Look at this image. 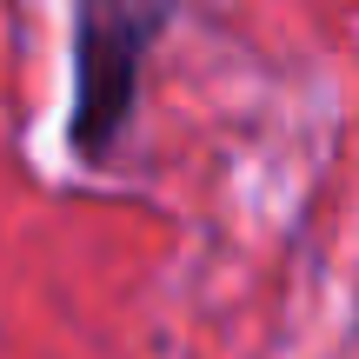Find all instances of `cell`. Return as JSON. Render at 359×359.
Listing matches in <instances>:
<instances>
[{
  "label": "cell",
  "mask_w": 359,
  "mask_h": 359,
  "mask_svg": "<svg viewBox=\"0 0 359 359\" xmlns=\"http://www.w3.org/2000/svg\"><path fill=\"white\" fill-rule=\"evenodd\" d=\"M180 7L167 0H74L67 13V160L80 173H114L133 120H140V87H147V53L173 34Z\"/></svg>",
  "instance_id": "cell-1"
},
{
  "label": "cell",
  "mask_w": 359,
  "mask_h": 359,
  "mask_svg": "<svg viewBox=\"0 0 359 359\" xmlns=\"http://www.w3.org/2000/svg\"><path fill=\"white\" fill-rule=\"evenodd\" d=\"M353 339H359V313H353Z\"/></svg>",
  "instance_id": "cell-2"
}]
</instances>
